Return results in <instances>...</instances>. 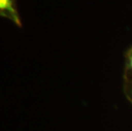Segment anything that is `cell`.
Segmentation results:
<instances>
[{
	"label": "cell",
	"instance_id": "obj_1",
	"mask_svg": "<svg viewBox=\"0 0 132 131\" xmlns=\"http://www.w3.org/2000/svg\"><path fill=\"white\" fill-rule=\"evenodd\" d=\"M0 16L10 19L18 27H21L14 0H0Z\"/></svg>",
	"mask_w": 132,
	"mask_h": 131
},
{
	"label": "cell",
	"instance_id": "obj_2",
	"mask_svg": "<svg viewBox=\"0 0 132 131\" xmlns=\"http://www.w3.org/2000/svg\"><path fill=\"white\" fill-rule=\"evenodd\" d=\"M130 77H132V47L126 53L125 68V78Z\"/></svg>",
	"mask_w": 132,
	"mask_h": 131
},
{
	"label": "cell",
	"instance_id": "obj_3",
	"mask_svg": "<svg viewBox=\"0 0 132 131\" xmlns=\"http://www.w3.org/2000/svg\"><path fill=\"white\" fill-rule=\"evenodd\" d=\"M123 91L125 96L132 104V77L130 78H125L123 83Z\"/></svg>",
	"mask_w": 132,
	"mask_h": 131
}]
</instances>
